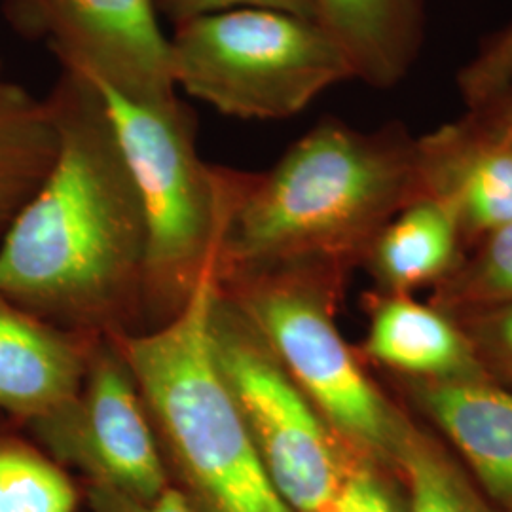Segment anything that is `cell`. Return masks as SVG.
Listing matches in <instances>:
<instances>
[{"mask_svg":"<svg viewBox=\"0 0 512 512\" xmlns=\"http://www.w3.org/2000/svg\"><path fill=\"white\" fill-rule=\"evenodd\" d=\"M54 165L0 243V294L88 338L143 332V203L92 80L61 71L48 93Z\"/></svg>","mask_w":512,"mask_h":512,"instance_id":"1","label":"cell"},{"mask_svg":"<svg viewBox=\"0 0 512 512\" xmlns=\"http://www.w3.org/2000/svg\"><path fill=\"white\" fill-rule=\"evenodd\" d=\"M420 196L418 145L401 124L363 131L327 116L270 171L241 173L217 281L285 268L344 275Z\"/></svg>","mask_w":512,"mask_h":512,"instance_id":"2","label":"cell"},{"mask_svg":"<svg viewBox=\"0 0 512 512\" xmlns=\"http://www.w3.org/2000/svg\"><path fill=\"white\" fill-rule=\"evenodd\" d=\"M217 264L177 317L114 338L139 385L171 484L194 512H293L268 475L213 361Z\"/></svg>","mask_w":512,"mask_h":512,"instance_id":"3","label":"cell"},{"mask_svg":"<svg viewBox=\"0 0 512 512\" xmlns=\"http://www.w3.org/2000/svg\"><path fill=\"white\" fill-rule=\"evenodd\" d=\"M99 92L147 220L145 332L177 317L217 264L241 171L203 162L196 147L198 116L179 95L141 103Z\"/></svg>","mask_w":512,"mask_h":512,"instance_id":"4","label":"cell"},{"mask_svg":"<svg viewBox=\"0 0 512 512\" xmlns=\"http://www.w3.org/2000/svg\"><path fill=\"white\" fill-rule=\"evenodd\" d=\"M342 274L285 268L219 283L353 456L393 473L404 418L366 376L334 321Z\"/></svg>","mask_w":512,"mask_h":512,"instance_id":"5","label":"cell"},{"mask_svg":"<svg viewBox=\"0 0 512 512\" xmlns=\"http://www.w3.org/2000/svg\"><path fill=\"white\" fill-rule=\"evenodd\" d=\"M175 88L226 116L285 120L355 78L348 55L313 19L230 10L190 19L169 38Z\"/></svg>","mask_w":512,"mask_h":512,"instance_id":"6","label":"cell"},{"mask_svg":"<svg viewBox=\"0 0 512 512\" xmlns=\"http://www.w3.org/2000/svg\"><path fill=\"white\" fill-rule=\"evenodd\" d=\"M207 336L277 492L293 512L323 511L363 459L330 431L264 334L219 285L209 306Z\"/></svg>","mask_w":512,"mask_h":512,"instance_id":"7","label":"cell"},{"mask_svg":"<svg viewBox=\"0 0 512 512\" xmlns=\"http://www.w3.org/2000/svg\"><path fill=\"white\" fill-rule=\"evenodd\" d=\"M59 463L141 503L156 501L173 484L145 401L114 338H97L86 378L71 403L27 423Z\"/></svg>","mask_w":512,"mask_h":512,"instance_id":"8","label":"cell"},{"mask_svg":"<svg viewBox=\"0 0 512 512\" xmlns=\"http://www.w3.org/2000/svg\"><path fill=\"white\" fill-rule=\"evenodd\" d=\"M4 18L105 92L141 103L177 97L154 0H6Z\"/></svg>","mask_w":512,"mask_h":512,"instance_id":"9","label":"cell"},{"mask_svg":"<svg viewBox=\"0 0 512 512\" xmlns=\"http://www.w3.org/2000/svg\"><path fill=\"white\" fill-rule=\"evenodd\" d=\"M421 196L444 203L465 245L512 222V139L480 110L416 139Z\"/></svg>","mask_w":512,"mask_h":512,"instance_id":"10","label":"cell"},{"mask_svg":"<svg viewBox=\"0 0 512 512\" xmlns=\"http://www.w3.org/2000/svg\"><path fill=\"white\" fill-rule=\"evenodd\" d=\"M95 340L54 327L0 294V410L27 425L71 403Z\"/></svg>","mask_w":512,"mask_h":512,"instance_id":"11","label":"cell"},{"mask_svg":"<svg viewBox=\"0 0 512 512\" xmlns=\"http://www.w3.org/2000/svg\"><path fill=\"white\" fill-rule=\"evenodd\" d=\"M425 416L450 440L471 478L501 512H512V389L490 376L414 380Z\"/></svg>","mask_w":512,"mask_h":512,"instance_id":"12","label":"cell"},{"mask_svg":"<svg viewBox=\"0 0 512 512\" xmlns=\"http://www.w3.org/2000/svg\"><path fill=\"white\" fill-rule=\"evenodd\" d=\"M365 353L412 380L486 376L458 321L408 294H385L374 300Z\"/></svg>","mask_w":512,"mask_h":512,"instance_id":"13","label":"cell"},{"mask_svg":"<svg viewBox=\"0 0 512 512\" xmlns=\"http://www.w3.org/2000/svg\"><path fill=\"white\" fill-rule=\"evenodd\" d=\"M315 10L357 80L391 90L414 67L425 33V0H315Z\"/></svg>","mask_w":512,"mask_h":512,"instance_id":"14","label":"cell"},{"mask_svg":"<svg viewBox=\"0 0 512 512\" xmlns=\"http://www.w3.org/2000/svg\"><path fill=\"white\" fill-rule=\"evenodd\" d=\"M463 245L454 213L439 200L420 196L385 224L365 260L387 293L408 294L452 274Z\"/></svg>","mask_w":512,"mask_h":512,"instance_id":"15","label":"cell"},{"mask_svg":"<svg viewBox=\"0 0 512 512\" xmlns=\"http://www.w3.org/2000/svg\"><path fill=\"white\" fill-rule=\"evenodd\" d=\"M59 148L48 99L0 78V234L46 181Z\"/></svg>","mask_w":512,"mask_h":512,"instance_id":"16","label":"cell"},{"mask_svg":"<svg viewBox=\"0 0 512 512\" xmlns=\"http://www.w3.org/2000/svg\"><path fill=\"white\" fill-rule=\"evenodd\" d=\"M393 475L403 490L404 512H501L437 440L408 420L395 448Z\"/></svg>","mask_w":512,"mask_h":512,"instance_id":"17","label":"cell"},{"mask_svg":"<svg viewBox=\"0 0 512 512\" xmlns=\"http://www.w3.org/2000/svg\"><path fill=\"white\" fill-rule=\"evenodd\" d=\"M475 251L440 281L435 306L446 313H473L512 302V222L486 234Z\"/></svg>","mask_w":512,"mask_h":512,"instance_id":"18","label":"cell"},{"mask_svg":"<svg viewBox=\"0 0 512 512\" xmlns=\"http://www.w3.org/2000/svg\"><path fill=\"white\" fill-rule=\"evenodd\" d=\"M76 505L73 480L55 459L0 437V512H74Z\"/></svg>","mask_w":512,"mask_h":512,"instance_id":"19","label":"cell"},{"mask_svg":"<svg viewBox=\"0 0 512 512\" xmlns=\"http://www.w3.org/2000/svg\"><path fill=\"white\" fill-rule=\"evenodd\" d=\"M458 323L486 376L512 389V302L463 313Z\"/></svg>","mask_w":512,"mask_h":512,"instance_id":"20","label":"cell"},{"mask_svg":"<svg viewBox=\"0 0 512 512\" xmlns=\"http://www.w3.org/2000/svg\"><path fill=\"white\" fill-rule=\"evenodd\" d=\"M512 80V19L480 46L478 54L461 69L459 93L467 109L492 101Z\"/></svg>","mask_w":512,"mask_h":512,"instance_id":"21","label":"cell"},{"mask_svg":"<svg viewBox=\"0 0 512 512\" xmlns=\"http://www.w3.org/2000/svg\"><path fill=\"white\" fill-rule=\"evenodd\" d=\"M321 512H404L397 476L361 461Z\"/></svg>","mask_w":512,"mask_h":512,"instance_id":"22","label":"cell"},{"mask_svg":"<svg viewBox=\"0 0 512 512\" xmlns=\"http://www.w3.org/2000/svg\"><path fill=\"white\" fill-rule=\"evenodd\" d=\"M158 14L173 23V27L190 19L230 10H274L298 18L317 21L315 0H154Z\"/></svg>","mask_w":512,"mask_h":512,"instance_id":"23","label":"cell"},{"mask_svg":"<svg viewBox=\"0 0 512 512\" xmlns=\"http://www.w3.org/2000/svg\"><path fill=\"white\" fill-rule=\"evenodd\" d=\"M86 497L93 512H194L175 486L150 503L135 501L99 484H88Z\"/></svg>","mask_w":512,"mask_h":512,"instance_id":"24","label":"cell"},{"mask_svg":"<svg viewBox=\"0 0 512 512\" xmlns=\"http://www.w3.org/2000/svg\"><path fill=\"white\" fill-rule=\"evenodd\" d=\"M473 110L484 112L497 128L512 139V80L490 103Z\"/></svg>","mask_w":512,"mask_h":512,"instance_id":"25","label":"cell"}]
</instances>
